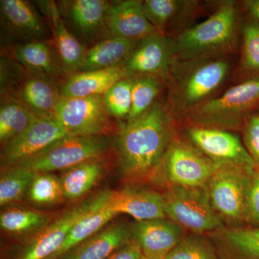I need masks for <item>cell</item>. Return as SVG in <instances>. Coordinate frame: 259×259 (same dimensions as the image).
Wrapping results in <instances>:
<instances>
[{
    "instance_id": "cell-1",
    "label": "cell",
    "mask_w": 259,
    "mask_h": 259,
    "mask_svg": "<svg viewBox=\"0 0 259 259\" xmlns=\"http://www.w3.org/2000/svg\"><path fill=\"white\" fill-rule=\"evenodd\" d=\"M178 121L166 97L149 110L121 126L115 141L121 171L130 180L149 179L173 140L178 136Z\"/></svg>"
},
{
    "instance_id": "cell-2",
    "label": "cell",
    "mask_w": 259,
    "mask_h": 259,
    "mask_svg": "<svg viewBox=\"0 0 259 259\" xmlns=\"http://www.w3.org/2000/svg\"><path fill=\"white\" fill-rule=\"evenodd\" d=\"M231 70L229 56L194 60L177 58L163 81L167 102L178 122L218 96Z\"/></svg>"
},
{
    "instance_id": "cell-3",
    "label": "cell",
    "mask_w": 259,
    "mask_h": 259,
    "mask_svg": "<svg viewBox=\"0 0 259 259\" xmlns=\"http://www.w3.org/2000/svg\"><path fill=\"white\" fill-rule=\"evenodd\" d=\"M244 9L233 0L220 2L202 23L175 37L177 58L182 60L230 56L240 49Z\"/></svg>"
},
{
    "instance_id": "cell-4",
    "label": "cell",
    "mask_w": 259,
    "mask_h": 259,
    "mask_svg": "<svg viewBox=\"0 0 259 259\" xmlns=\"http://www.w3.org/2000/svg\"><path fill=\"white\" fill-rule=\"evenodd\" d=\"M258 110L259 77L250 78L201 105L179 125L241 132L248 117Z\"/></svg>"
},
{
    "instance_id": "cell-5",
    "label": "cell",
    "mask_w": 259,
    "mask_h": 259,
    "mask_svg": "<svg viewBox=\"0 0 259 259\" xmlns=\"http://www.w3.org/2000/svg\"><path fill=\"white\" fill-rule=\"evenodd\" d=\"M217 168L179 134L148 180L163 190L175 187H206Z\"/></svg>"
},
{
    "instance_id": "cell-6",
    "label": "cell",
    "mask_w": 259,
    "mask_h": 259,
    "mask_svg": "<svg viewBox=\"0 0 259 259\" xmlns=\"http://www.w3.org/2000/svg\"><path fill=\"white\" fill-rule=\"evenodd\" d=\"M21 102L37 118L56 117L61 99L56 82L32 74L15 59L1 61V96Z\"/></svg>"
},
{
    "instance_id": "cell-7",
    "label": "cell",
    "mask_w": 259,
    "mask_h": 259,
    "mask_svg": "<svg viewBox=\"0 0 259 259\" xmlns=\"http://www.w3.org/2000/svg\"><path fill=\"white\" fill-rule=\"evenodd\" d=\"M112 193L111 190L101 191L66 209L17 247L8 259H51L60 249L75 224L88 213L105 205Z\"/></svg>"
},
{
    "instance_id": "cell-8",
    "label": "cell",
    "mask_w": 259,
    "mask_h": 259,
    "mask_svg": "<svg viewBox=\"0 0 259 259\" xmlns=\"http://www.w3.org/2000/svg\"><path fill=\"white\" fill-rule=\"evenodd\" d=\"M166 217L194 234L208 235L225 227L213 207L207 187H175L163 190Z\"/></svg>"
},
{
    "instance_id": "cell-9",
    "label": "cell",
    "mask_w": 259,
    "mask_h": 259,
    "mask_svg": "<svg viewBox=\"0 0 259 259\" xmlns=\"http://www.w3.org/2000/svg\"><path fill=\"white\" fill-rule=\"evenodd\" d=\"M111 146L109 136H66L21 165L34 172L64 171L80 163L100 159Z\"/></svg>"
},
{
    "instance_id": "cell-10",
    "label": "cell",
    "mask_w": 259,
    "mask_h": 259,
    "mask_svg": "<svg viewBox=\"0 0 259 259\" xmlns=\"http://www.w3.org/2000/svg\"><path fill=\"white\" fill-rule=\"evenodd\" d=\"M255 169L218 166L207 186L209 199L225 226H246L245 209L250 180Z\"/></svg>"
},
{
    "instance_id": "cell-11",
    "label": "cell",
    "mask_w": 259,
    "mask_h": 259,
    "mask_svg": "<svg viewBox=\"0 0 259 259\" xmlns=\"http://www.w3.org/2000/svg\"><path fill=\"white\" fill-rule=\"evenodd\" d=\"M179 134L218 166L229 165L255 169L253 160L237 133L180 125Z\"/></svg>"
},
{
    "instance_id": "cell-12",
    "label": "cell",
    "mask_w": 259,
    "mask_h": 259,
    "mask_svg": "<svg viewBox=\"0 0 259 259\" xmlns=\"http://www.w3.org/2000/svg\"><path fill=\"white\" fill-rule=\"evenodd\" d=\"M56 118L71 136H107L112 117L104 105L103 95L79 98L61 97L56 109Z\"/></svg>"
},
{
    "instance_id": "cell-13",
    "label": "cell",
    "mask_w": 259,
    "mask_h": 259,
    "mask_svg": "<svg viewBox=\"0 0 259 259\" xmlns=\"http://www.w3.org/2000/svg\"><path fill=\"white\" fill-rule=\"evenodd\" d=\"M177 58L175 37L156 33L138 41L122 66L127 78L154 76L163 79Z\"/></svg>"
},
{
    "instance_id": "cell-14",
    "label": "cell",
    "mask_w": 259,
    "mask_h": 259,
    "mask_svg": "<svg viewBox=\"0 0 259 259\" xmlns=\"http://www.w3.org/2000/svg\"><path fill=\"white\" fill-rule=\"evenodd\" d=\"M69 135L56 117L37 118L23 134L2 146V166L18 164Z\"/></svg>"
},
{
    "instance_id": "cell-15",
    "label": "cell",
    "mask_w": 259,
    "mask_h": 259,
    "mask_svg": "<svg viewBox=\"0 0 259 259\" xmlns=\"http://www.w3.org/2000/svg\"><path fill=\"white\" fill-rule=\"evenodd\" d=\"M143 5L157 33L173 37L192 27L200 10L197 0H145Z\"/></svg>"
},
{
    "instance_id": "cell-16",
    "label": "cell",
    "mask_w": 259,
    "mask_h": 259,
    "mask_svg": "<svg viewBox=\"0 0 259 259\" xmlns=\"http://www.w3.org/2000/svg\"><path fill=\"white\" fill-rule=\"evenodd\" d=\"M131 228L143 255L150 259H164L186 236L183 228L167 218L135 221Z\"/></svg>"
},
{
    "instance_id": "cell-17",
    "label": "cell",
    "mask_w": 259,
    "mask_h": 259,
    "mask_svg": "<svg viewBox=\"0 0 259 259\" xmlns=\"http://www.w3.org/2000/svg\"><path fill=\"white\" fill-rule=\"evenodd\" d=\"M106 25L111 36L134 41L157 33L145 14L141 0L111 3L107 13Z\"/></svg>"
},
{
    "instance_id": "cell-18",
    "label": "cell",
    "mask_w": 259,
    "mask_h": 259,
    "mask_svg": "<svg viewBox=\"0 0 259 259\" xmlns=\"http://www.w3.org/2000/svg\"><path fill=\"white\" fill-rule=\"evenodd\" d=\"M132 238L131 225L113 223L74 245L56 259H107Z\"/></svg>"
},
{
    "instance_id": "cell-19",
    "label": "cell",
    "mask_w": 259,
    "mask_h": 259,
    "mask_svg": "<svg viewBox=\"0 0 259 259\" xmlns=\"http://www.w3.org/2000/svg\"><path fill=\"white\" fill-rule=\"evenodd\" d=\"M110 204L117 214H126L136 221L166 218L162 194L143 187H126L113 191Z\"/></svg>"
},
{
    "instance_id": "cell-20",
    "label": "cell",
    "mask_w": 259,
    "mask_h": 259,
    "mask_svg": "<svg viewBox=\"0 0 259 259\" xmlns=\"http://www.w3.org/2000/svg\"><path fill=\"white\" fill-rule=\"evenodd\" d=\"M40 5L50 25L64 73L77 72L88 49L66 28L57 5L54 2H44Z\"/></svg>"
},
{
    "instance_id": "cell-21",
    "label": "cell",
    "mask_w": 259,
    "mask_h": 259,
    "mask_svg": "<svg viewBox=\"0 0 259 259\" xmlns=\"http://www.w3.org/2000/svg\"><path fill=\"white\" fill-rule=\"evenodd\" d=\"M207 236L221 259H259V228L225 226Z\"/></svg>"
},
{
    "instance_id": "cell-22",
    "label": "cell",
    "mask_w": 259,
    "mask_h": 259,
    "mask_svg": "<svg viewBox=\"0 0 259 259\" xmlns=\"http://www.w3.org/2000/svg\"><path fill=\"white\" fill-rule=\"evenodd\" d=\"M2 22L15 36L25 40H44L48 32L36 10L23 0H1Z\"/></svg>"
},
{
    "instance_id": "cell-23",
    "label": "cell",
    "mask_w": 259,
    "mask_h": 259,
    "mask_svg": "<svg viewBox=\"0 0 259 259\" xmlns=\"http://www.w3.org/2000/svg\"><path fill=\"white\" fill-rule=\"evenodd\" d=\"M127 78L122 66L111 69L76 72L69 78L59 90L61 97L79 98L103 95L112 85Z\"/></svg>"
},
{
    "instance_id": "cell-24",
    "label": "cell",
    "mask_w": 259,
    "mask_h": 259,
    "mask_svg": "<svg viewBox=\"0 0 259 259\" xmlns=\"http://www.w3.org/2000/svg\"><path fill=\"white\" fill-rule=\"evenodd\" d=\"M64 13L80 35L94 38L107 30V13L111 3L103 0H74L63 2Z\"/></svg>"
},
{
    "instance_id": "cell-25",
    "label": "cell",
    "mask_w": 259,
    "mask_h": 259,
    "mask_svg": "<svg viewBox=\"0 0 259 259\" xmlns=\"http://www.w3.org/2000/svg\"><path fill=\"white\" fill-rule=\"evenodd\" d=\"M137 42L114 36L102 39L88 49L77 72L122 66Z\"/></svg>"
},
{
    "instance_id": "cell-26",
    "label": "cell",
    "mask_w": 259,
    "mask_h": 259,
    "mask_svg": "<svg viewBox=\"0 0 259 259\" xmlns=\"http://www.w3.org/2000/svg\"><path fill=\"white\" fill-rule=\"evenodd\" d=\"M15 60L32 74L56 82L64 72L49 42L34 40L24 42L13 49Z\"/></svg>"
},
{
    "instance_id": "cell-27",
    "label": "cell",
    "mask_w": 259,
    "mask_h": 259,
    "mask_svg": "<svg viewBox=\"0 0 259 259\" xmlns=\"http://www.w3.org/2000/svg\"><path fill=\"white\" fill-rule=\"evenodd\" d=\"M100 159L83 162L61 171L59 178L64 199L78 200L98 183L105 173V165Z\"/></svg>"
},
{
    "instance_id": "cell-28",
    "label": "cell",
    "mask_w": 259,
    "mask_h": 259,
    "mask_svg": "<svg viewBox=\"0 0 259 259\" xmlns=\"http://www.w3.org/2000/svg\"><path fill=\"white\" fill-rule=\"evenodd\" d=\"M239 49L241 55L236 70L238 79L241 81L259 77V23L247 12L242 23Z\"/></svg>"
},
{
    "instance_id": "cell-29",
    "label": "cell",
    "mask_w": 259,
    "mask_h": 259,
    "mask_svg": "<svg viewBox=\"0 0 259 259\" xmlns=\"http://www.w3.org/2000/svg\"><path fill=\"white\" fill-rule=\"evenodd\" d=\"M37 117L17 99L1 96L0 142L3 146L32 125Z\"/></svg>"
},
{
    "instance_id": "cell-30",
    "label": "cell",
    "mask_w": 259,
    "mask_h": 259,
    "mask_svg": "<svg viewBox=\"0 0 259 259\" xmlns=\"http://www.w3.org/2000/svg\"><path fill=\"white\" fill-rule=\"evenodd\" d=\"M118 214L112 208L110 200L100 208L88 213L75 224L60 249L51 259L58 258L66 250L101 231Z\"/></svg>"
},
{
    "instance_id": "cell-31",
    "label": "cell",
    "mask_w": 259,
    "mask_h": 259,
    "mask_svg": "<svg viewBox=\"0 0 259 259\" xmlns=\"http://www.w3.org/2000/svg\"><path fill=\"white\" fill-rule=\"evenodd\" d=\"M48 213L23 208L8 207L0 214L2 230L15 236L35 234L52 221Z\"/></svg>"
},
{
    "instance_id": "cell-32",
    "label": "cell",
    "mask_w": 259,
    "mask_h": 259,
    "mask_svg": "<svg viewBox=\"0 0 259 259\" xmlns=\"http://www.w3.org/2000/svg\"><path fill=\"white\" fill-rule=\"evenodd\" d=\"M131 79L133 104L127 120L137 118L149 110L166 90L164 81L158 76H140Z\"/></svg>"
},
{
    "instance_id": "cell-33",
    "label": "cell",
    "mask_w": 259,
    "mask_h": 259,
    "mask_svg": "<svg viewBox=\"0 0 259 259\" xmlns=\"http://www.w3.org/2000/svg\"><path fill=\"white\" fill-rule=\"evenodd\" d=\"M35 172L21 165L5 167L0 177V205H9L27 194Z\"/></svg>"
},
{
    "instance_id": "cell-34",
    "label": "cell",
    "mask_w": 259,
    "mask_h": 259,
    "mask_svg": "<svg viewBox=\"0 0 259 259\" xmlns=\"http://www.w3.org/2000/svg\"><path fill=\"white\" fill-rule=\"evenodd\" d=\"M27 195L32 203L41 206L57 204L64 199L60 178L52 173L35 172Z\"/></svg>"
},
{
    "instance_id": "cell-35",
    "label": "cell",
    "mask_w": 259,
    "mask_h": 259,
    "mask_svg": "<svg viewBox=\"0 0 259 259\" xmlns=\"http://www.w3.org/2000/svg\"><path fill=\"white\" fill-rule=\"evenodd\" d=\"M131 78L121 79L103 95L104 105L108 115L117 120L127 121L132 109Z\"/></svg>"
},
{
    "instance_id": "cell-36",
    "label": "cell",
    "mask_w": 259,
    "mask_h": 259,
    "mask_svg": "<svg viewBox=\"0 0 259 259\" xmlns=\"http://www.w3.org/2000/svg\"><path fill=\"white\" fill-rule=\"evenodd\" d=\"M164 259H221L207 235H186Z\"/></svg>"
},
{
    "instance_id": "cell-37",
    "label": "cell",
    "mask_w": 259,
    "mask_h": 259,
    "mask_svg": "<svg viewBox=\"0 0 259 259\" xmlns=\"http://www.w3.org/2000/svg\"><path fill=\"white\" fill-rule=\"evenodd\" d=\"M241 133L245 148L253 160L255 171H259V110L248 117Z\"/></svg>"
},
{
    "instance_id": "cell-38",
    "label": "cell",
    "mask_w": 259,
    "mask_h": 259,
    "mask_svg": "<svg viewBox=\"0 0 259 259\" xmlns=\"http://www.w3.org/2000/svg\"><path fill=\"white\" fill-rule=\"evenodd\" d=\"M245 224L259 228V173L256 171L252 175L247 194Z\"/></svg>"
},
{
    "instance_id": "cell-39",
    "label": "cell",
    "mask_w": 259,
    "mask_h": 259,
    "mask_svg": "<svg viewBox=\"0 0 259 259\" xmlns=\"http://www.w3.org/2000/svg\"><path fill=\"white\" fill-rule=\"evenodd\" d=\"M143 253L137 241L132 238L126 244L115 250L107 259H142Z\"/></svg>"
},
{
    "instance_id": "cell-40",
    "label": "cell",
    "mask_w": 259,
    "mask_h": 259,
    "mask_svg": "<svg viewBox=\"0 0 259 259\" xmlns=\"http://www.w3.org/2000/svg\"><path fill=\"white\" fill-rule=\"evenodd\" d=\"M241 3L245 11L254 17L259 23V0H243Z\"/></svg>"
},
{
    "instance_id": "cell-41",
    "label": "cell",
    "mask_w": 259,
    "mask_h": 259,
    "mask_svg": "<svg viewBox=\"0 0 259 259\" xmlns=\"http://www.w3.org/2000/svg\"><path fill=\"white\" fill-rule=\"evenodd\" d=\"M142 259H150V258H146V257H144V255H143V258Z\"/></svg>"
},
{
    "instance_id": "cell-42",
    "label": "cell",
    "mask_w": 259,
    "mask_h": 259,
    "mask_svg": "<svg viewBox=\"0 0 259 259\" xmlns=\"http://www.w3.org/2000/svg\"><path fill=\"white\" fill-rule=\"evenodd\" d=\"M258 173H259V171H258Z\"/></svg>"
}]
</instances>
